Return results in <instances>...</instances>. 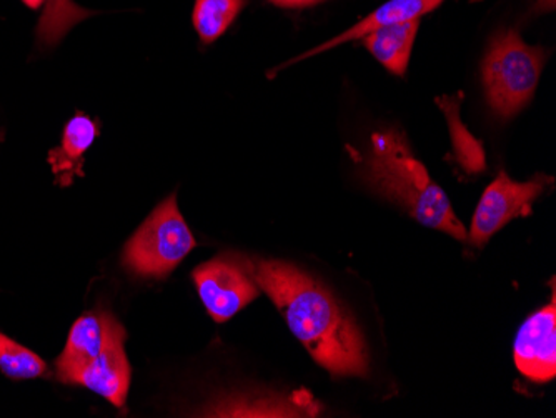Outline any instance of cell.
I'll return each mask as SVG.
<instances>
[{
  "mask_svg": "<svg viewBox=\"0 0 556 418\" xmlns=\"http://www.w3.org/2000/svg\"><path fill=\"white\" fill-rule=\"evenodd\" d=\"M29 9L43 8L37 24V42L42 49H52L77 24L92 17L93 12L75 4L74 0H22Z\"/></svg>",
  "mask_w": 556,
  "mask_h": 418,
  "instance_id": "13",
  "label": "cell"
},
{
  "mask_svg": "<svg viewBox=\"0 0 556 418\" xmlns=\"http://www.w3.org/2000/svg\"><path fill=\"white\" fill-rule=\"evenodd\" d=\"M546 52L523 42L517 30H503L490 43L482 74L486 101L502 118L518 114L530 102Z\"/></svg>",
  "mask_w": 556,
  "mask_h": 418,
  "instance_id": "3",
  "label": "cell"
},
{
  "mask_svg": "<svg viewBox=\"0 0 556 418\" xmlns=\"http://www.w3.org/2000/svg\"><path fill=\"white\" fill-rule=\"evenodd\" d=\"M515 365L527 379L545 383L556 376V302L533 314L515 339Z\"/></svg>",
  "mask_w": 556,
  "mask_h": 418,
  "instance_id": "8",
  "label": "cell"
},
{
  "mask_svg": "<svg viewBox=\"0 0 556 418\" xmlns=\"http://www.w3.org/2000/svg\"><path fill=\"white\" fill-rule=\"evenodd\" d=\"M364 176L378 192L399 202L421 226L448 233L460 242L467 240V229L453 212L448 197L414 157L400 130L375 134Z\"/></svg>",
  "mask_w": 556,
  "mask_h": 418,
  "instance_id": "2",
  "label": "cell"
},
{
  "mask_svg": "<svg viewBox=\"0 0 556 418\" xmlns=\"http://www.w3.org/2000/svg\"><path fill=\"white\" fill-rule=\"evenodd\" d=\"M443 4V0H389L386 4L380 5L377 11L368 14L364 21L358 22L355 26L346 29L340 36L333 37L332 40L315 47L307 54H303L300 59L312 58V55L321 54V52L333 49V47L342 46V43L353 42V40L362 39L367 34L380 29V27L393 26V24H402V22L415 21L428 12L435 11L439 5ZM300 59H295L296 62Z\"/></svg>",
  "mask_w": 556,
  "mask_h": 418,
  "instance_id": "11",
  "label": "cell"
},
{
  "mask_svg": "<svg viewBox=\"0 0 556 418\" xmlns=\"http://www.w3.org/2000/svg\"><path fill=\"white\" fill-rule=\"evenodd\" d=\"M420 18L415 21L380 27L374 33L362 37L364 46L383 67L389 68L395 76H403L410 62L412 49L417 39Z\"/></svg>",
  "mask_w": 556,
  "mask_h": 418,
  "instance_id": "12",
  "label": "cell"
},
{
  "mask_svg": "<svg viewBox=\"0 0 556 418\" xmlns=\"http://www.w3.org/2000/svg\"><path fill=\"white\" fill-rule=\"evenodd\" d=\"M99 136V124L86 114H75L65 124L61 145L52 149L49 164L54 172L55 182L68 187L75 177L83 176L84 155Z\"/></svg>",
  "mask_w": 556,
  "mask_h": 418,
  "instance_id": "10",
  "label": "cell"
},
{
  "mask_svg": "<svg viewBox=\"0 0 556 418\" xmlns=\"http://www.w3.org/2000/svg\"><path fill=\"white\" fill-rule=\"evenodd\" d=\"M249 0H195L192 22L204 43L220 39L239 17Z\"/></svg>",
  "mask_w": 556,
  "mask_h": 418,
  "instance_id": "14",
  "label": "cell"
},
{
  "mask_svg": "<svg viewBox=\"0 0 556 418\" xmlns=\"http://www.w3.org/2000/svg\"><path fill=\"white\" fill-rule=\"evenodd\" d=\"M268 2H270V0H268Z\"/></svg>",
  "mask_w": 556,
  "mask_h": 418,
  "instance_id": "18",
  "label": "cell"
},
{
  "mask_svg": "<svg viewBox=\"0 0 556 418\" xmlns=\"http://www.w3.org/2000/svg\"><path fill=\"white\" fill-rule=\"evenodd\" d=\"M0 370L12 380L39 379L47 373L46 360L0 332Z\"/></svg>",
  "mask_w": 556,
  "mask_h": 418,
  "instance_id": "15",
  "label": "cell"
},
{
  "mask_svg": "<svg viewBox=\"0 0 556 418\" xmlns=\"http://www.w3.org/2000/svg\"><path fill=\"white\" fill-rule=\"evenodd\" d=\"M548 183L552 179L543 174L528 182H515L502 172L478 202L470 232L467 233L468 242L475 248H483L511 218L528 214Z\"/></svg>",
  "mask_w": 556,
  "mask_h": 418,
  "instance_id": "6",
  "label": "cell"
},
{
  "mask_svg": "<svg viewBox=\"0 0 556 418\" xmlns=\"http://www.w3.org/2000/svg\"><path fill=\"white\" fill-rule=\"evenodd\" d=\"M124 333V327L111 312L93 311L84 314L75 320L68 332L64 352L55 362V372L92 360L111 345L112 340Z\"/></svg>",
  "mask_w": 556,
  "mask_h": 418,
  "instance_id": "9",
  "label": "cell"
},
{
  "mask_svg": "<svg viewBox=\"0 0 556 418\" xmlns=\"http://www.w3.org/2000/svg\"><path fill=\"white\" fill-rule=\"evenodd\" d=\"M250 268L318 365L336 377L367 376L364 335L327 287L287 262L250 258Z\"/></svg>",
  "mask_w": 556,
  "mask_h": 418,
  "instance_id": "1",
  "label": "cell"
},
{
  "mask_svg": "<svg viewBox=\"0 0 556 418\" xmlns=\"http://www.w3.org/2000/svg\"><path fill=\"white\" fill-rule=\"evenodd\" d=\"M125 333L112 340L111 345L92 360L55 372V379L67 385H80L108 398L114 407L124 408L130 389L129 358L124 349Z\"/></svg>",
  "mask_w": 556,
  "mask_h": 418,
  "instance_id": "7",
  "label": "cell"
},
{
  "mask_svg": "<svg viewBox=\"0 0 556 418\" xmlns=\"http://www.w3.org/2000/svg\"><path fill=\"white\" fill-rule=\"evenodd\" d=\"M439 105H442L448 118L450 130H452V142L455 145L457 157L462 165L468 172H478L485 168V157H483L482 143H478L468 130L462 126L458 117V104L453 99H439Z\"/></svg>",
  "mask_w": 556,
  "mask_h": 418,
  "instance_id": "16",
  "label": "cell"
},
{
  "mask_svg": "<svg viewBox=\"0 0 556 418\" xmlns=\"http://www.w3.org/2000/svg\"><path fill=\"white\" fill-rule=\"evenodd\" d=\"M197 242L172 193L127 242L122 264L143 279H165L195 249Z\"/></svg>",
  "mask_w": 556,
  "mask_h": 418,
  "instance_id": "4",
  "label": "cell"
},
{
  "mask_svg": "<svg viewBox=\"0 0 556 418\" xmlns=\"http://www.w3.org/2000/svg\"><path fill=\"white\" fill-rule=\"evenodd\" d=\"M192 277L200 301L218 324L227 322L261 295L250 258L243 255L222 254L199 265Z\"/></svg>",
  "mask_w": 556,
  "mask_h": 418,
  "instance_id": "5",
  "label": "cell"
},
{
  "mask_svg": "<svg viewBox=\"0 0 556 418\" xmlns=\"http://www.w3.org/2000/svg\"><path fill=\"white\" fill-rule=\"evenodd\" d=\"M270 2L271 4L278 5V8L302 9L318 4L321 0H270Z\"/></svg>",
  "mask_w": 556,
  "mask_h": 418,
  "instance_id": "17",
  "label": "cell"
}]
</instances>
